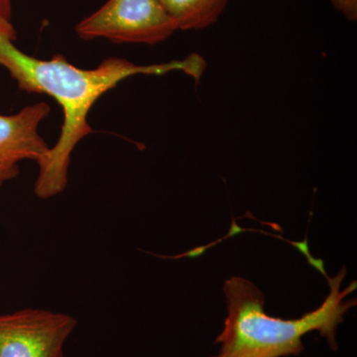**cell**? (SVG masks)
Masks as SVG:
<instances>
[{
  "label": "cell",
  "instance_id": "obj_5",
  "mask_svg": "<svg viewBox=\"0 0 357 357\" xmlns=\"http://www.w3.org/2000/svg\"><path fill=\"white\" fill-rule=\"evenodd\" d=\"M50 112V105L39 102L16 114H0V185L20 174V162L31 160L39 165L47 156L50 148L38 128Z\"/></svg>",
  "mask_w": 357,
  "mask_h": 357
},
{
  "label": "cell",
  "instance_id": "obj_2",
  "mask_svg": "<svg viewBox=\"0 0 357 357\" xmlns=\"http://www.w3.org/2000/svg\"><path fill=\"white\" fill-rule=\"evenodd\" d=\"M347 267L335 277L326 276L330 293L323 304L299 319H284L265 312V296L252 282L243 277H230L225 282L227 316L222 333L215 340L220 349L211 357H288L305 351L302 338L319 332L337 351V331L344 316L356 306V299H347L356 292V281L340 290Z\"/></svg>",
  "mask_w": 357,
  "mask_h": 357
},
{
  "label": "cell",
  "instance_id": "obj_6",
  "mask_svg": "<svg viewBox=\"0 0 357 357\" xmlns=\"http://www.w3.org/2000/svg\"><path fill=\"white\" fill-rule=\"evenodd\" d=\"M178 30L210 27L222 15L229 0H159Z\"/></svg>",
  "mask_w": 357,
  "mask_h": 357
},
{
  "label": "cell",
  "instance_id": "obj_4",
  "mask_svg": "<svg viewBox=\"0 0 357 357\" xmlns=\"http://www.w3.org/2000/svg\"><path fill=\"white\" fill-rule=\"evenodd\" d=\"M76 318L44 309L0 314V357H64Z\"/></svg>",
  "mask_w": 357,
  "mask_h": 357
},
{
  "label": "cell",
  "instance_id": "obj_3",
  "mask_svg": "<svg viewBox=\"0 0 357 357\" xmlns=\"http://www.w3.org/2000/svg\"><path fill=\"white\" fill-rule=\"evenodd\" d=\"M178 28L159 0H109L76 26L79 38L155 45Z\"/></svg>",
  "mask_w": 357,
  "mask_h": 357
},
{
  "label": "cell",
  "instance_id": "obj_7",
  "mask_svg": "<svg viewBox=\"0 0 357 357\" xmlns=\"http://www.w3.org/2000/svg\"><path fill=\"white\" fill-rule=\"evenodd\" d=\"M335 10L342 14L347 20H357V0H331Z\"/></svg>",
  "mask_w": 357,
  "mask_h": 357
},
{
  "label": "cell",
  "instance_id": "obj_8",
  "mask_svg": "<svg viewBox=\"0 0 357 357\" xmlns=\"http://www.w3.org/2000/svg\"><path fill=\"white\" fill-rule=\"evenodd\" d=\"M13 0H0V22L1 21H11L13 14Z\"/></svg>",
  "mask_w": 357,
  "mask_h": 357
},
{
  "label": "cell",
  "instance_id": "obj_1",
  "mask_svg": "<svg viewBox=\"0 0 357 357\" xmlns=\"http://www.w3.org/2000/svg\"><path fill=\"white\" fill-rule=\"evenodd\" d=\"M15 40L11 21L0 22V66L8 70L20 89L50 96L64 112L60 137L38 165L34 192L43 199L53 198L67 188L70 154L79 141L93 133L88 115L100 96L134 75L161 76L182 70L199 81L206 67L202 56L192 54L184 60L149 66L109 58L96 69L83 70L61 55L54 56L51 60L27 55L14 45Z\"/></svg>",
  "mask_w": 357,
  "mask_h": 357
}]
</instances>
